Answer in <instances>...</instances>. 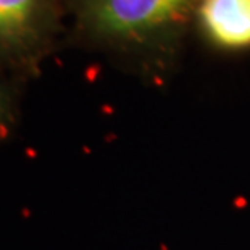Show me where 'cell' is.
Segmentation results:
<instances>
[{"instance_id": "1", "label": "cell", "mask_w": 250, "mask_h": 250, "mask_svg": "<svg viewBox=\"0 0 250 250\" xmlns=\"http://www.w3.org/2000/svg\"><path fill=\"white\" fill-rule=\"evenodd\" d=\"M78 37L160 74L179 55L202 0H70Z\"/></svg>"}, {"instance_id": "2", "label": "cell", "mask_w": 250, "mask_h": 250, "mask_svg": "<svg viewBox=\"0 0 250 250\" xmlns=\"http://www.w3.org/2000/svg\"><path fill=\"white\" fill-rule=\"evenodd\" d=\"M62 0H0V70L31 76L54 50L62 31Z\"/></svg>"}, {"instance_id": "3", "label": "cell", "mask_w": 250, "mask_h": 250, "mask_svg": "<svg viewBox=\"0 0 250 250\" xmlns=\"http://www.w3.org/2000/svg\"><path fill=\"white\" fill-rule=\"evenodd\" d=\"M195 24L216 49H250V0H202Z\"/></svg>"}, {"instance_id": "4", "label": "cell", "mask_w": 250, "mask_h": 250, "mask_svg": "<svg viewBox=\"0 0 250 250\" xmlns=\"http://www.w3.org/2000/svg\"><path fill=\"white\" fill-rule=\"evenodd\" d=\"M17 123V90L0 70V142H3Z\"/></svg>"}]
</instances>
